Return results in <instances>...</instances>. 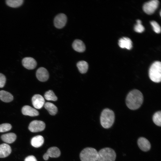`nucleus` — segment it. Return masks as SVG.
Segmentation results:
<instances>
[{
    "instance_id": "14",
    "label": "nucleus",
    "mask_w": 161,
    "mask_h": 161,
    "mask_svg": "<svg viewBox=\"0 0 161 161\" xmlns=\"http://www.w3.org/2000/svg\"><path fill=\"white\" fill-rule=\"evenodd\" d=\"M21 111L22 113L25 115L33 117L37 116L39 114L37 110L28 105L23 106Z\"/></svg>"
},
{
    "instance_id": "20",
    "label": "nucleus",
    "mask_w": 161,
    "mask_h": 161,
    "mask_svg": "<svg viewBox=\"0 0 161 161\" xmlns=\"http://www.w3.org/2000/svg\"><path fill=\"white\" fill-rule=\"evenodd\" d=\"M13 95L10 93L5 91H0V99L5 102H9L13 100Z\"/></svg>"
},
{
    "instance_id": "25",
    "label": "nucleus",
    "mask_w": 161,
    "mask_h": 161,
    "mask_svg": "<svg viewBox=\"0 0 161 161\" xmlns=\"http://www.w3.org/2000/svg\"><path fill=\"white\" fill-rule=\"evenodd\" d=\"M153 121L157 126H161V112L160 111L156 112L153 116Z\"/></svg>"
},
{
    "instance_id": "22",
    "label": "nucleus",
    "mask_w": 161,
    "mask_h": 161,
    "mask_svg": "<svg viewBox=\"0 0 161 161\" xmlns=\"http://www.w3.org/2000/svg\"><path fill=\"white\" fill-rule=\"evenodd\" d=\"M77 66L79 72L81 73H86L88 69V63L84 61H81L78 62L77 64Z\"/></svg>"
},
{
    "instance_id": "12",
    "label": "nucleus",
    "mask_w": 161,
    "mask_h": 161,
    "mask_svg": "<svg viewBox=\"0 0 161 161\" xmlns=\"http://www.w3.org/2000/svg\"><path fill=\"white\" fill-rule=\"evenodd\" d=\"M36 76L39 81L44 82L48 79L49 74L46 69L43 67H41L39 68L36 71Z\"/></svg>"
},
{
    "instance_id": "4",
    "label": "nucleus",
    "mask_w": 161,
    "mask_h": 161,
    "mask_svg": "<svg viewBox=\"0 0 161 161\" xmlns=\"http://www.w3.org/2000/svg\"><path fill=\"white\" fill-rule=\"evenodd\" d=\"M98 152L97 161H115L116 155L114 151L110 148H105Z\"/></svg>"
},
{
    "instance_id": "1",
    "label": "nucleus",
    "mask_w": 161,
    "mask_h": 161,
    "mask_svg": "<svg viewBox=\"0 0 161 161\" xmlns=\"http://www.w3.org/2000/svg\"><path fill=\"white\" fill-rule=\"evenodd\" d=\"M143 101V96L139 90L134 89L127 95L126 99V103L129 109L134 110L139 108Z\"/></svg>"
},
{
    "instance_id": "10",
    "label": "nucleus",
    "mask_w": 161,
    "mask_h": 161,
    "mask_svg": "<svg viewBox=\"0 0 161 161\" xmlns=\"http://www.w3.org/2000/svg\"><path fill=\"white\" fill-rule=\"evenodd\" d=\"M23 66L28 69H33L35 68L37 65V62L33 58L31 57H26L22 60Z\"/></svg>"
},
{
    "instance_id": "29",
    "label": "nucleus",
    "mask_w": 161,
    "mask_h": 161,
    "mask_svg": "<svg viewBox=\"0 0 161 161\" xmlns=\"http://www.w3.org/2000/svg\"><path fill=\"white\" fill-rule=\"evenodd\" d=\"M6 78L4 75L0 73V88L3 87L5 83Z\"/></svg>"
},
{
    "instance_id": "6",
    "label": "nucleus",
    "mask_w": 161,
    "mask_h": 161,
    "mask_svg": "<svg viewBox=\"0 0 161 161\" xmlns=\"http://www.w3.org/2000/svg\"><path fill=\"white\" fill-rule=\"evenodd\" d=\"M159 1L152 0L147 2L144 4L143 10L146 13L151 15L153 13L158 7Z\"/></svg>"
},
{
    "instance_id": "19",
    "label": "nucleus",
    "mask_w": 161,
    "mask_h": 161,
    "mask_svg": "<svg viewBox=\"0 0 161 161\" xmlns=\"http://www.w3.org/2000/svg\"><path fill=\"white\" fill-rule=\"evenodd\" d=\"M1 139L4 142L8 143L14 142L16 139V135L13 133H10L2 135Z\"/></svg>"
},
{
    "instance_id": "16",
    "label": "nucleus",
    "mask_w": 161,
    "mask_h": 161,
    "mask_svg": "<svg viewBox=\"0 0 161 161\" xmlns=\"http://www.w3.org/2000/svg\"><path fill=\"white\" fill-rule=\"evenodd\" d=\"M11 152V147L8 144L3 143L0 145V158L8 156Z\"/></svg>"
},
{
    "instance_id": "13",
    "label": "nucleus",
    "mask_w": 161,
    "mask_h": 161,
    "mask_svg": "<svg viewBox=\"0 0 161 161\" xmlns=\"http://www.w3.org/2000/svg\"><path fill=\"white\" fill-rule=\"evenodd\" d=\"M137 144L140 149L144 151H148L151 148V145L149 141L144 137H140L138 139Z\"/></svg>"
},
{
    "instance_id": "18",
    "label": "nucleus",
    "mask_w": 161,
    "mask_h": 161,
    "mask_svg": "<svg viewBox=\"0 0 161 161\" xmlns=\"http://www.w3.org/2000/svg\"><path fill=\"white\" fill-rule=\"evenodd\" d=\"M44 139L41 135H37L31 139V143L34 147L38 148L41 146L44 143Z\"/></svg>"
},
{
    "instance_id": "24",
    "label": "nucleus",
    "mask_w": 161,
    "mask_h": 161,
    "mask_svg": "<svg viewBox=\"0 0 161 161\" xmlns=\"http://www.w3.org/2000/svg\"><path fill=\"white\" fill-rule=\"evenodd\" d=\"M44 97L48 100L55 101L57 100V97L53 92L52 90H49L46 92L44 95Z\"/></svg>"
},
{
    "instance_id": "17",
    "label": "nucleus",
    "mask_w": 161,
    "mask_h": 161,
    "mask_svg": "<svg viewBox=\"0 0 161 161\" xmlns=\"http://www.w3.org/2000/svg\"><path fill=\"white\" fill-rule=\"evenodd\" d=\"M72 47L75 50L79 52H84L86 49L85 44L81 40L79 39H76L73 41Z\"/></svg>"
},
{
    "instance_id": "21",
    "label": "nucleus",
    "mask_w": 161,
    "mask_h": 161,
    "mask_svg": "<svg viewBox=\"0 0 161 161\" xmlns=\"http://www.w3.org/2000/svg\"><path fill=\"white\" fill-rule=\"evenodd\" d=\"M44 107L51 115H55L57 112V108L52 103L46 102L44 104Z\"/></svg>"
},
{
    "instance_id": "5",
    "label": "nucleus",
    "mask_w": 161,
    "mask_h": 161,
    "mask_svg": "<svg viewBox=\"0 0 161 161\" xmlns=\"http://www.w3.org/2000/svg\"><path fill=\"white\" fill-rule=\"evenodd\" d=\"M98 152L94 148H86L83 149L80 154L81 161H97Z\"/></svg>"
},
{
    "instance_id": "2",
    "label": "nucleus",
    "mask_w": 161,
    "mask_h": 161,
    "mask_svg": "<svg viewBox=\"0 0 161 161\" xmlns=\"http://www.w3.org/2000/svg\"><path fill=\"white\" fill-rule=\"evenodd\" d=\"M115 119L114 112L109 109H104L100 117V122L102 126L105 129H108L113 125Z\"/></svg>"
},
{
    "instance_id": "28",
    "label": "nucleus",
    "mask_w": 161,
    "mask_h": 161,
    "mask_svg": "<svg viewBox=\"0 0 161 161\" xmlns=\"http://www.w3.org/2000/svg\"><path fill=\"white\" fill-rule=\"evenodd\" d=\"M150 23L152 25L154 31L157 33H160L161 32V28L158 24L155 21H151Z\"/></svg>"
},
{
    "instance_id": "7",
    "label": "nucleus",
    "mask_w": 161,
    "mask_h": 161,
    "mask_svg": "<svg viewBox=\"0 0 161 161\" xmlns=\"http://www.w3.org/2000/svg\"><path fill=\"white\" fill-rule=\"evenodd\" d=\"M45 127V123L41 120H34L32 121L28 126L29 130L32 132H36L44 130Z\"/></svg>"
},
{
    "instance_id": "30",
    "label": "nucleus",
    "mask_w": 161,
    "mask_h": 161,
    "mask_svg": "<svg viewBox=\"0 0 161 161\" xmlns=\"http://www.w3.org/2000/svg\"><path fill=\"white\" fill-rule=\"evenodd\" d=\"M24 161H37L36 158L33 155L29 156L25 159Z\"/></svg>"
},
{
    "instance_id": "27",
    "label": "nucleus",
    "mask_w": 161,
    "mask_h": 161,
    "mask_svg": "<svg viewBox=\"0 0 161 161\" xmlns=\"http://www.w3.org/2000/svg\"><path fill=\"white\" fill-rule=\"evenodd\" d=\"M12 128V126L8 123H3L0 125V132H3L10 130Z\"/></svg>"
},
{
    "instance_id": "9",
    "label": "nucleus",
    "mask_w": 161,
    "mask_h": 161,
    "mask_svg": "<svg viewBox=\"0 0 161 161\" xmlns=\"http://www.w3.org/2000/svg\"><path fill=\"white\" fill-rule=\"evenodd\" d=\"M61 154L59 149L56 147H52L49 148L47 152L43 155V159L45 160H47L49 157L52 158L58 157Z\"/></svg>"
},
{
    "instance_id": "8",
    "label": "nucleus",
    "mask_w": 161,
    "mask_h": 161,
    "mask_svg": "<svg viewBox=\"0 0 161 161\" xmlns=\"http://www.w3.org/2000/svg\"><path fill=\"white\" fill-rule=\"evenodd\" d=\"M67 20V17L65 14L62 13L59 14L54 18V26L57 28H62L65 25Z\"/></svg>"
},
{
    "instance_id": "11",
    "label": "nucleus",
    "mask_w": 161,
    "mask_h": 161,
    "mask_svg": "<svg viewBox=\"0 0 161 161\" xmlns=\"http://www.w3.org/2000/svg\"><path fill=\"white\" fill-rule=\"evenodd\" d=\"M32 101L33 106L38 109H41L45 103L44 98L39 94L34 95L32 98Z\"/></svg>"
},
{
    "instance_id": "26",
    "label": "nucleus",
    "mask_w": 161,
    "mask_h": 161,
    "mask_svg": "<svg viewBox=\"0 0 161 161\" xmlns=\"http://www.w3.org/2000/svg\"><path fill=\"white\" fill-rule=\"evenodd\" d=\"M137 24L135 26L134 30L135 31L138 33H141L143 32L145 28L141 24V21L140 20H137Z\"/></svg>"
},
{
    "instance_id": "23",
    "label": "nucleus",
    "mask_w": 161,
    "mask_h": 161,
    "mask_svg": "<svg viewBox=\"0 0 161 161\" xmlns=\"http://www.w3.org/2000/svg\"><path fill=\"white\" fill-rule=\"evenodd\" d=\"M23 1V0H7L6 1V3L9 7L17 8L21 6Z\"/></svg>"
},
{
    "instance_id": "15",
    "label": "nucleus",
    "mask_w": 161,
    "mask_h": 161,
    "mask_svg": "<svg viewBox=\"0 0 161 161\" xmlns=\"http://www.w3.org/2000/svg\"><path fill=\"white\" fill-rule=\"evenodd\" d=\"M118 44L120 47L131 49L132 47V42L129 38L123 37L119 40Z\"/></svg>"
},
{
    "instance_id": "3",
    "label": "nucleus",
    "mask_w": 161,
    "mask_h": 161,
    "mask_svg": "<svg viewBox=\"0 0 161 161\" xmlns=\"http://www.w3.org/2000/svg\"><path fill=\"white\" fill-rule=\"evenodd\" d=\"M149 76L150 79L155 83H159L161 80V63L156 61L151 66L149 71Z\"/></svg>"
}]
</instances>
